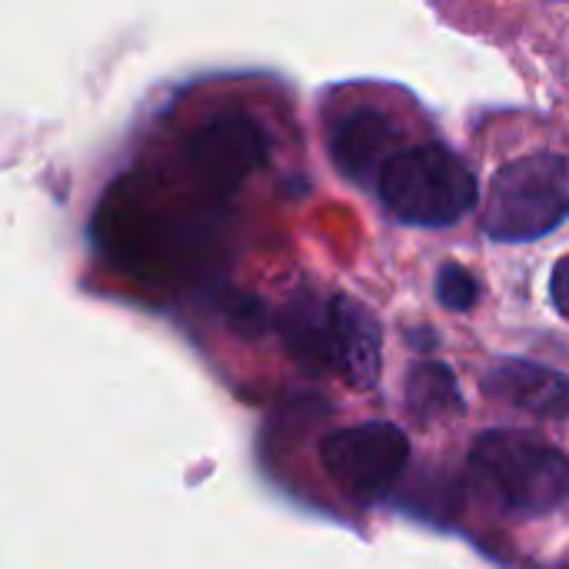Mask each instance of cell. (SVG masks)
Segmentation results:
<instances>
[{"label":"cell","instance_id":"cell-8","mask_svg":"<svg viewBox=\"0 0 569 569\" xmlns=\"http://www.w3.org/2000/svg\"><path fill=\"white\" fill-rule=\"evenodd\" d=\"M487 397L547 420L569 417V377L530 360H500L483 377Z\"/></svg>","mask_w":569,"mask_h":569},{"label":"cell","instance_id":"cell-12","mask_svg":"<svg viewBox=\"0 0 569 569\" xmlns=\"http://www.w3.org/2000/svg\"><path fill=\"white\" fill-rule=\"evenodd\" d=\"M550 297H553V307L560 310V317L569 320V253L553 267V277H550Z\"/></svg>","mask_w":569,"mask_h":569},{"label":"cell","instance_id":"cell-7","mask_svg":"<svg viewBox=\"0 0 569 569\" xmlns=\"http://www.w3.org/2000/svg\"><path fill=\"white\" fill-rule=\"evenodd\" d=\"M327 367H333L353 390H370L380 377V327L363 303L343 293L330 300Z\"/></svg>","mask_w":569,"mask_h":569},{"label":"cell","instance_id":"cell-5","mask_svg":"<svg viewBox=\"0 0 569 569\" xmlns=\"http://www.w3.org/2000/svg\"><path fill=\"white\" fill-rule=\"evenodd\" d=\"M267 153L270 147L263 127L243 110L210 117L187 140L190 170L203 187L217 193H233L250 173H257L267 163Z\"/></svg>","mask_w":569,"mask_h":569},{"label":"cell","instance_id":"cell-1","mask_svg":"<svg viewBox=\"0 0 569 569\" xmlns=\"http://www.w3.org/2000/svg\"><path fill=\"white\" fill-rule=\"evenodd\" d=\"M380 203L407 227L443 230L460 223L480 203L477 173L443 143H420L397 150L380 177Z\"/></svg>","mask_w":569,"mask_h":569},{"label":"cell","instance_id":"cell-6","mask_svg":"<svg viewBox=\"0 0 569 569\" xmlns=\"http://www.w3.org/2000/svg\"><path fill=\"white\" fill-rule=\"evenodd\" d=\"M397 137H400V127L393 123L390 113L377 107H357L333 123L327 147H330L337 170L347 180L367 183L373 173L380 177L383 163L397 153L393 150Z\"/></svg>","mask_w":569,"mask_h":569},{"label":"cell","instance_id":"cell-4","mask_svg":"<svg viewBox=\"0 0 569 569\" xmlns=\"http://www.w3.org/2000/svg\"><path fill=\"white\" fill-rule=\"evenodd\" d=\"M320 457L330 480L347 497L373 500L400 480L410 460V440L393 423H363L330 433Z\"/></svg>","mask_w":569,"mask_h":569},{"label":"cell","instance_id":"cell-9","mask_svg":"<svg viewBox=\"0 0 569 569\" xmlns=\"http://www.w3.org/2000/svg\"><path fill=\"white\" fill-rule=\"evenodd\" d=\"M407 403L420 420L447 417L463 410V397L457 390V377L443 363H417L407 380Z\"/></svg>","mask_w":569,"mask_h":569},{"label":"cell","instance_id":"cell-3","mask_svg":"<svg viewBox=\"0 0 569 569\" xmlns=\"http://www.w3.org/2000/svg\"><path fill=\"white\" fill-rule=\"evenodd\" d=\"M567 220L569 160L563 153H527L493 173L480 230L497 243H530Z\"/></svg>","mask_w":569,"mask_h":569},{"label":"cell","instance_id":"cell-11","mask_svg":"<svg viewBox=\"0 0 569 569\" xmlns=\"http://www.w3.org/2000/svg\"><path fill=\"white\" fill-rule=\"evenodd\" d=\"M230 320H233L237 330L257 337L263 330V307L257 300H250V297H237L233 307H230Z\"/></svg>","mask_w":569,"mask_h":569},{"label":"cell","instance_id":"cell-10","mask_svg":"<svg viewBox=\"0 0 569 569\" xmlns=\"http://www.w3.org/2000/svg\"><path fill=\"white\" fill-rule=\"evenodd\" d=\"M437 300L453 313H467L480 300V280L460 263H443L437 273Z\"/></svg>","mask_w":569,"mask_h":569},{"label":"cell","instance_id":"cell-2","mask_svg":"<svg viewBox=\"0 0 569 569\" xmlns=\"http://www.w3.org/2000/svg\"><path fill=\"white\" fill-rule=\"evenodd\" d=\"M470 473L493 507L520 520L543 517L569 497V457L533 433H483L470 453Z\"/></svg>","mask_w":569,"mask_h":569}]
</instances>
